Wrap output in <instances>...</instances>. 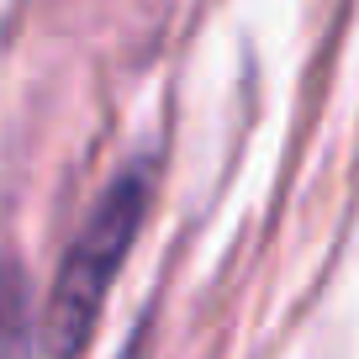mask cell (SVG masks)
Segmentation results:
<instances>
[{
	"instance_id": "cell-2",
	"label": "cell",
	"mask_w": 359,
	"mask_h": 359,
	"mask_svg": "<svg viewBox=\"0 0 359 359\" xmlns=\"http://www.w3.org/2000/svg\"><path fill=\"white\" fill-rule=\"evenodd\" d=\"M32 296H27L22 264L0 259V359H32Z\"/></svg>"
},
{
	"instance_id": "cell-1",
	"label": "cell",
	"mask_w": 359,
	"mask_h": 359,
	"mask_svg": "<svg viewBox=\"0 0 359 359\" xmlns=\"http://www.w3.org/2000/svg\"><path fill=\"white\" fill-rule=\"evenodd\" d=\"M148 191H154V169H148V164L122 169V175L106 185V196L95 201V212L85 217V227L74 233L64 264H58L48 312H43L48 354L74 359L79 348L90 344L95 317H101V306H106V291H111L116 269H122L127 248H133L137 227H143Z\"/></svg>"
}]
</instances>
